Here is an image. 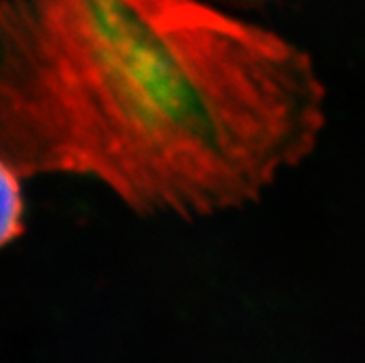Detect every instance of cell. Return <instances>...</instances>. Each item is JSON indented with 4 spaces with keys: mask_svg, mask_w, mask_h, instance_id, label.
<instances>
[{
    "mask_svg": "<svg viewBox=\"0 0 365 363\" xmlns=\"http://www.w3.org/2000/svg\"><path fill=\"white\" fill-rule=\"evenodd\" d=\"M310 54L206 0H0V160L139 217L243 210L310 156Z\"/></svg>",
    "mask_w": 365,
    "mask_h": 363,
    "instance_id": "6da1fadb",
    "label": "cell"
},
{
    "mask_svg": "<svg viewBox=\"0 0 365 363\" xmlns=\"http://www.w3.org/2000/svg\"><path fill=\"white\" fill-rule=\"evenodd\" d=\"M21 176L0 160V248L24 234V198Z\"/></svg>",
    "mask_w": 365,
    "mask_h": 363,
    "instance_id": "7a4b0ae2",
    "label": "cell"
},
{
    "mask_svg": "<svg viewBox=\"0 0 365 363\" xmlns=\"http://www.w3.org/2000/svg\"><path fill=\"white\" fill-rule=\"evenodd\" d=\"M222 4L230 6H240V8H256V6H264L267 2H273V0H217Z\"/></svg>",
    "mask_w": 365,
    "mask_h": 363,
    "instance_id": "3957f363",
    "label": "cell"
}]
</instances>
